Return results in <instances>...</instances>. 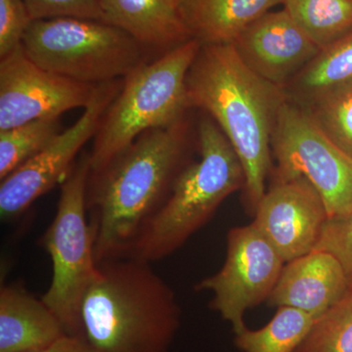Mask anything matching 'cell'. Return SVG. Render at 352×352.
<instances>
[{"label":"cell","instance_id":"6da1fadb","mask_svg":"<svg viewBox=\"0 0 352 352\" xmlns=\"http://www.w3.org/2000/svg\"><path fill=\"white\" fill-rule=\"evenodd\" d=\"M186 120L150 129L88 178L87 210L97 263L131 258L188 159Z\"/></svg>","mask_w":352,"mask_h":352},{"label":"cell","instance_id":"7a4b0ae2","mask_svg":"<svg viewBox=\"0 0 352 352\" xmlns=\"http://www.w3.org/2000/svg\"><path fill=\"white\" fill-rule=\"evenodd\" d=\"M186 96L189 108L207 113L235 150L244 168L245 208L254 217L266 192L284 88L248 68L232 44H208L190 67Z\"/></svg>","mask_w":352,"mask_h":352},{"label":"cell","instance_id":"3957f363","mask_svg":"<svg viewBox=\"0 0 352 352\" xmlns=\"http://www.w3.org/2000/svg\"><path fill=\"white\" fill-rule=\"evenodd\" d=\"M138 258L98 263L83 296V338L97 352H170L182 309L170 285Z\"/></svg>","mask_w":352,"mask_h":352},{"label":"cell","instance_id":"277c9868","mask_svg":"<svg viewBox=\"0 0 352 352\" xmlns=\"http://www.w3.org/2000/svg\"><path fill=\"white\" fill-rule=\"evenodd\" d=\"M199 159L178 176L170 197L136 243L131 258H168L212 219L229 196L244 189L245 173L232 145L212 118L197 131Z\"/></svg>","mask_w":352,"mask_h":352},{"label":"cell","instance_id":"5b68a950","mask_svg":"<svg viewBox=\"0 0 352 352\" xmlns=\"http://www.w3.org/2000/svg\"><path fill=\"white\" fill-rule=\"evenodd\" d=\"M201 46L189 39L155 61L144 62L124 78L95 134L89 153L91 173L107 166L145 131L184 119L189 109L186 76Z\"/></svg>","mask_w":352,"mask_h":352},{"label":"cell","instance_id":"8992f818","mask_svg":"<svg viewBox=\"0 0 352 352\" xmlns=\"http://www.w3.org/2000/svg\"><path fill=\"white\" fill-rule=\"evenodd\" d=\"M22 45L41 68L88 85L122 80L146 62L144 46L124 30L97 20L32 21Z\"/></svg>","mask_w":352,"mask_h":352},{"label":"cell","instance_id":"52a82bcc","mask_svg":"<svg viewBox=\"0 0 352 352\" xmlns=\"http://www.w3.org/2000/svg\"><path fill=\"white\" fill-rule=\"evenodd\" d=\"M90 154L85 152L62 182L56 214L41 244L52 263V278L43 300L67 335L83 337L80 308L98 270L88 220L87 190Z\"/></svg>","mask_w":352,"mask_h":352},{"label":"cell","instance_id":"ba28073f","mask_svg":"<svg viewBox=\"0 0 352 352\" xmlns=\"http://www.w3.org/2000/svg\"><path fill=\"white\" fill-rule=\"evenodd\" d=\"M271 147L277 163L273 179L305 178L321 196L329 217L352 212V157L288 98L280 109Z\"/></svg>","mask_w":352,"mask_h":352},{"label":"cell","instance_id":"9c48e42d","mask_svg":"<svg viewBox=\"0 0 352 352\" xmlns=\"http://www.w3.org/2000/svg\"><path fill=\"white\" fill-rule=\"evenodd\" d=\"M286 261L254 223L231 228L227 234L223 265L196 285V291L210 292V307L230 324L233 333L244 330L247 310L268 298L276 286Z\"/></svg>","mask_w":352,"mask_h":352},{"label":"cell","instance_id":"30bf717a","mask_svg":"<svg viewBox=\"0 0 352 352\" xmlns=\"http://www.w3.org/2000/svg\"><path fill=\"white\" fill-rule=\"evenodd\" d=\"M122 80L97 85L94 96L75 124L60 132L44 149L1 180L0 217L9 221L63 182L83 146L94 138L104 113L119 94Z\"/></svg>","mask_w":352,"mask_h":352},{"label":"cell","instance_id":"8fae6325","mask_svg":"<svg viewBox=\"0 0 352 352\" xmlns=\"http://www.w3.org/2000/svg\"><path fill=\"white\" fill-rule=\"evenodd\" d=\"M96 85L41 68L25 55L21 45L0 58V131L85 108Z\"/></svg>","mask_w":352,"mask_h":352},{"label":"cell","instance_id":"7c38bea8","mask_svg":"<svg viewBox=\"0 0 352 352\" xmlns=\"http://www.w3.org/2000/svg\"><path fill=\"white\" fill-rule=\"evenodd\" d=\"M329 215L311 183L303 177L273 179L252 223L286 263L314 251Z\"/></svg>","mask_w":352,"mask_h":352},{"label":"cell","instance_id":"4fadbf2b","mask_svg":"<svg viewBox=\"0 0 352 352\" xmlns=\"http://www.w3.org/2000/svg\"><path fill=\"white\" fill-rule=\"evenodd\" d=\"M231 44L248 68L282 88L321 50L285 9L264 14Z\"/></svg>","mask_w":352,"mask_h":352},{"label":"cell","instance_id":"5bb4252c","mask_svg":"<svg viewBox=\"0 0 352 352\" xmlns=\"http://www.w3.org/2000/svg\"><path fill=\"white\" fill-rule=\"evenodd\" d=\"M349 289L342 266L329 252L314 250L285 264L267 300L270 307H289L318 318Z\"/></svg>","mask_w":352,"mask_h":352},{"label":"cell","instance_id":"9a60e30c","mask_svg":"<svg viewBox=\"0 0 352 352\" xmlns=\"http://www.w3.org/2000/svg\"><path fill=\"white\" fill-rule=\"evenodd\" d=\"M67 335L43 298L20 284L0 289V352H34Z\"/></svg>","mask_w":352,"mask_h":352},{"label":"cell","instance_id":"2e32d148","mask_svg":"<svg viewBox=\"0 0 352 352\" xmlns=\"http://www.w3.org/2000/svg\"><path fill=\"white\" fill-rule=\"evenodd\" d=\"M104 22L124 30L146 50L168 51L191 39L179 0H100Z\"/></svg>","mask_w":352,"mask_h":352},{"label":"cell","instance_id":"e0dca14e","mask_svg":"<svg viewBox=\"0 0 352 352\" xmlns=\"http://www.w3.org/2000/svg\"><path fill=\"white\" fill-rule=\"evenodd\" d=\"M283 0H179L191 38L201 45L231 44L254 21Z\"/></svg>","mask_w":352,"mask_h":352},{"label":"cell","instance_id":"ac0fdd59","mask_svg":"<svg viewBox=\"0 0 352 352\" xmlns=\"http://www.w3.org/2000/svg\"><path fill=\"white\" fill-rule=\"evenodd\" d=\"M352 80V32L322 48L285 87L287 98L300 107Z\"/></svg>","mask_w":352,"mask_h":352},{"label":"cell","instance_id":"d6986e66","mask_svg":"<svg viewBox=\"0 0 352 352\" xmlns=\"http://www.w3.org/2000/svg\"><path fill=\"white\" fill-rule=\"evenodd\" d=\"M282 6L320 50L352 32V0H283Z\"/></svg>","mask_w":352,"mask_h":352},{"label":"cell","instance_id":"ffe728a7","mask_svg":"<svg viewBox=\"0 0 352 352\" xmlns=\"http://www.w3.org/2000/svg\"><path fill=\"white\" fill-rule=\"evenodd\" d=\"M316 320L312 315L289 307H277L264 327H245L235 333V344L242 352H296Z\"/></svg>","mask_w":352,"mask_h":352},{"label":"cell","instance_id":"44dd1931","mask_svg":"<svg viewBox=\"0 0 352 352\" xmlns=\"http://www.w3.org/2000/svg\"><path fill=\"white\" fill-rule=\"evenodd\" d=\"M60 118L32 120L0 131V180L44 149L61 132Z\"/></svg>","mask_w":352,"mask_h":352},{"label":"cell","instance_id":"7402d4cb","mask_svg":"<svg viewBox=\"0 0 352 352\" xmlns=\"http://www.w3.org/2000/svg\"><path fill=\"white\" fill-rule=\"evenodd\" d=\"M302 108L333 143L352 157V80Z\"/></svg>","mask_w":352,"mask_h":352},{"label":"cell","instance_id":"603a6c76","mask_svg":"<svg viewBox=\"0 0 352 352\" xmlns=\"http://www.w3.org/2000/svg\"><path fill=\"white\" fill-rule=\"evenodd\" d=\"M296 352H352V289L315 320Z\"/></svg>","mask_w":352,"mask_h":352},{"label":"cell","instance_id":"cb8c5ba5","mask_svg":"<svg viewBox=\"0 0 352 352\" xmlns=\"http://www.w3.org/2000/svg\"><path fill=\"white\" fill-rule=\"evenodd\" d=\"M314 250L329 252L339 261L352 289V212L329 217Z\"/></svg>","mask_w":352,"mask_h":352},{"label":"cell","instance_id":"d4e9b609","mask_svg":"<svg viewBox=\"0 0 352 352\" xmlns=\"http://www.w3.org/2000/svg\"><path fill=\"white\" fill-rule=\"evenodd\" d=\"M32 21L80 18L104 22L100 0H23Z\"/></svg>","mask_w":352,"mask_h":352},{"label":"cell","instance_id":"484cf974","mask_svg":"<svg viewBox=\"0 0 352 352\" xmlns=\"http://www.w3.org/2000/svg\"><path fill=\"white\" fill-rule=\"evenodd\" d=\"M32 22L23 0H0V58L22 45Z\"/></svg>","mask_w":352,"mask_h":352},{"label":"cell","instance_id":"4316f807","mask_svg":"<svg viewBox=\"0 0 352 352\" xmlns=\"http://www.w3.org/2000/svg\"><path fill=\"white\" fill-rule=\"evenodd\" d=\"M34 352H97L83 337L65 335L50 346Z\"/></svg>","mask_w":352,"mask_h":352}]
</instances>
